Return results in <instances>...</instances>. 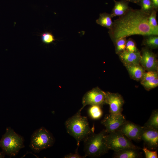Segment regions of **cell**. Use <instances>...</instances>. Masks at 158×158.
<instances>
[{
    "instance_id": "6da1fadb",
    "label": "cell",
    "mask_w": 158,
    "mask_h": 158,
    "mask_svg": "<svg viewBox=\"0 0 158 158\" xmlns=\"http://www.w3.org/2000/svg\"><path fill=\"white\" fill-rule=\"evenodd\" d=\"M149 15L140 9L130 7L124 15L114 20L112 27L109 30L108 32L113 42L134 35H158L149 24Z\"/></svg>"
},
{
    "instance_id": "7a4b0ae2",
    "label": "cell",
    "mask_w": 158,
    "mask_h": 158,
    "mask_svg": "<svg viewBox=\"0 0 158 158\" xmlns=\"http://www.w3.org/2000/svg\"><path fill=\"white\" fill-rule=\"evenodd\" d=\"M81 111L80 109L65 123L67 132L75 139L78 147L81 141L94 132L90 127L87 117L81 116Z\"/></svg>"
},
{
    "instance_id": "3957f363",
    "label": "cell",
    "mask_w": 158,
    "mask_h": 158,
    "mask_svg": "<svg viewBox=\"0 0 158 158\" xmlns=\"http://www.w3.org/2000/svg\"><path fill=\"white\" fill-rule=\"evenodd\" d=\"M107 133L105 129L97 134L93 132L84 140L85 157H98L108 152L109 150L104 137Z\"/></svg>"
},
{
    "instance_id": "277c9868",
    "label": "cell",
    "mask_w": 158,
    "mask_h": 158,
    "mask_svg": "<svg viewBox=\"0 0 158 158\" xmlns=\"http://www.w3.org/2000/svg\"><path fill=\"white\" fill-rule=\"evenodd\" d=\"M23 137L16 133L10 127L6 128L0 140V147L2 152L10 157L16 156L25 147Z\"/></svg>"
},
{
    "instance_id": "5b68a950",
    "label": "cell",
    "mask_w": 158,
    "mask_h": 158,
    "mask_svg": "<svg viewBox=\"0 0 158 158\" xmlns=\"http://www.w3.org/2000/svg\"><path fill=\"white\" fill-rule=\"evenodd\" d=\"M30 147L35 152L52 146L55 139L51 133L43 127L35 130L30 138Z\"/></svg>"
},
{
    "instance_id": "8992f818",
    "label": "cell",
    "mask_w": 158,
    "mask_h": 158,
    "mask_svg": "<svg viewBox=\"0 0 158 158\" xmlns=\"http://www.w3.org/2000/svg\"><path fill=\"white\" fill-rule=\"evenodd\" d=\"M106 143L109 150L116 152L128 148L139 149L131 140L117 130L107 133L104 136Z\"/></svg>"
},
{
    "instance_id": "52a82bcc",
    "label": "cell",
    "mask_w": 158,
    "mask_h": 158,
    "mask_svg": "<svg viewBox=\"0 0 158 158\" xmlns=\"http://www.w3.org/2000/svg\"><path fill=\"white\" fill-rule=\"evenodd\" d=\"M105 92L98 87L92 89L87 92L82 98L83 106L80 109L82 110L87 105L101 106L105 104Z\"/></svg>"
},
{
    "instance_id": "ba28073f",
    "label": "cell",
    "mask_w": 158,
    "mask_h": 158,
    "mask_svg": "<svg viewBox=\"0 0 158 158\" xmlns=\"http://www.w3.org/2000/svg\"><path fill=\"white\" fill-rule=\"evenodd\" d=\"M126 121L122 114L110 113L105 116L101 123L105 127L107 133H108L117 130Z\"/></svg>"
},
{
    "instance_id": "9c48e42d",
    "label": "cell",
    "mask_w": 158,
    "mask_h": 158,
    "mask_svg": "<svg viewBox=\"0 0 158 158\" xmlns=\"http://www.w3.org/2000/svg\"><path fill=\"white\" fill-rule=\"evenodd\" d=\"M140 63L145 70L157 71L158 62L157 55L146 48H143L141 52Z\"/></svg>"
},
{
    "instance_id": "30bf717a",
    "label": "cell",
    "mask_w": 158,
    "mask_h": 158,
    "mask_svg": "<svg viewBox=\"0 0 158 158\" xmlns=\"http://www.w3.org/2000/svg\"><path fill=\"white\" fill-rule=\"evenodd\" d=\"M142 126L126 121L117 130L128 139L140 140Z\"/></svg>"
},
{
    "instance_id": "8fae6325",
    "label": "cell",
    "mask_w": 158,
    "mask_h": 158,
    "mask_svg": "<svg viewBox=\"0 0 158 158\" xmlns=\"http://www.w3.org/2000/svg\"><path fill=\"white\" fill-rule=\"evenodd\" d=\"M105 104L109 106L110 113L113 114H122L124 101L122 96L118 93L105 92Z\"/></svg>"
},
{
    "instance_id": "7c38bea8",
    "label": "cell",
    "mask_w": 158,
    "mask_h": 158,
    "mask_svg": "<svg viewBox=\"0 0 158 158\" xmlns=\"http://www.w3.org/2000/svg\"><path fill=\"white\" fill-rule=\"evenodd\" d=\"M141 140L143 141L145 147L149 149L154 150L158 146V130L142 126Z\"/></svg>"
},
{
    "instance_id": "4fadbf2b",
    "label": "cell",
    "mask_w": 158,
    "mask_h": 158,
    "mask_svg": "<svg viewBox=\"0 0 158 158\" xmlns=\"http://www.w3.org/2000/svg\"><path fill=\"white\" fill-rule=\"evenodd\" d=\"M118 55L125 66L140 64L141 55L139 50L132 52L125 50Z\"/></svg>"
},
{
    "instance_id": "5bb4252c",
    "label": "cell",
    "mask_w": 158,
    "mask_h": 158,
    "mask_svg": "<svg viewBox=\"0 0 158 158\" xmlns=\"http://www.w3.org/2000/svg\"><path fill=\"white\" fill-rule=\"evenodd\" d=\"M114 5L110 13L112 18L123 15L130 8L128 5L129 2L126 0H121L118 1L114 0Z\"/></svg>"
},
{
    "instance_id": "9a60e30c",
    "label": "cell",
    "mask_w": 158,
    "mask_h": 158,
    "mask_svg": "<svg viewBox=\"0 0 158 158\" xmlns=\"http://www.w3.org/2000/svg\"><path fill=\"white\" fill-rule=\"evenodd\" d=\"M138 149L126 148L114 152L113 157L115 158H137L141 156Z\"/></svg>"
},
{
    "instance_id": "2e32d148",
    "label": "cell",
    "mask_w": 158,
    "mask_h": 158,
    "mask_svg": "<svg viewBox=\"0 0 158 158\" xmlns=\"http://www.w3.org/2000/svg\"><path fill=\"white\" fill-rule=\"evenodd\" d=\"M125 66L132 79L137 81L141 80L145 70L140 64Z\"/></svg>"
},
{
    "instance_id": "e0dca14e",
    "label": "cell",
    "mask_w": 158,
    "mask_h": 158,
    "mask_svg": "<svg viewBox=\"0 0 158 158\" xmlns=\"http://www.w3.org/2000/svg\"><path fill=\"white\" fill-rule=\"evenodd\" d=\"M110 13H100L99 18L96 20V23L101 26L111 29L113 25Z\"/></svg>"
},
{
    "instance_id": "ac0fdd59",
    "label": "cell",
    "mask_w": 158,
    "mask_h": 158,
    "mask_svg": "<svg viewBox=\"0 0 158 158\" xmlns=\"http://www.w3.org/2000/svg\"><path fill=\"white\" fill-rule=\"evenodd\" d=\"M142 45L150 49H156L158 48V35H151L144 36Z\"/></svg>"
},
{
    "instance_id": "d6986e66",
    "label": "cell",
    "mask_w": 158,
    "mask_h": 158,
    "mask_svg": "<svg viewBox=\"0 0 158 158\" xmlns=\"http://www.w3.org/2000/svg\"><path fill=\"white\" fill-rule=\"evenodd\" d=\"M154 129L158 130V111L154 110L147 121L144 126Z\"/></svg>"
},
{
    "instance_id": "ffe728a7",
    "label": "cell",
    "mask_w": 158,
    "mask_h": 158,
    "mask_svg": "<svg viewBox=\"0 0 158 158\" xmlns=\"http://www.w3.org/2000/svg\"><path fill=\"white\" fill-rule=\"evenodd\" d=\"M88 114L92 119H99L102 116L103 112L100 106L97 105H91L88 110Z\"/></svg>"
},
{
    "instance_id": "44dd1931",
    "label": "cell",
    "mask_w": 158,
    "mask_h": 158,
    "mask_svg": "<svg viewBox=\"0 0 158 158\" xmlns=\"http://www.w3.org/2000/svg\"><path fill=\"white\" fill-rule=\"evenodd\" d=\"M138 4L140 6L142 11L149 15L154 9L151 0H139Z\"/></svg>"
},
{
    "instance_id": "7402d4cb",
    "label": "cell",
    "mask_w": 158,
    "mask_h": 158,
    "mask_svg": "<svg viewBox=\"0 0 158 158\" xmlns=\"http://www.w3.org/2000/svg\"><path fill=\"white\" fill-rule=\"evenodd\" d=\"M157 11L154 9L150 14L148 18V22L151 28L158 34V25L156 19Z\"/></svg>"
},
{
    "instance_id": "603a6c76",
    "label": "cell",
    "mask_w": 158,
    "mask_h": 158,
    "mask_svg": "<svg viewBox=\"0 0 158 158\" xmlns=\"http://www.w3.org/2000/svg\"><path fill=\"white\" fill-rule=\"evenodd\" d=\"M126 40V37H123L117 39L113 42L116 54H118L125 50Z\"/></svg>"
},
{
    "instance_id": "cb8c5ba5",
    "label": "cell",
    "mask_w": 158,
    "mask_h": 158,
    "mask_svg": "<svg viewBox=\"0 0 158 158\" xmlns=\"http://www.w3.org/2000/svg\"><path fill=\"white\" fill-rule=\"evenodd\" d=\"M158 73L156 71H148L145 72L141 80V83L153 80L158 78Z\"/></svg>"
},
{
    "instance_id": "d4e9b609",
    "label": "cell",
    "mask_w": 158,
    "mask_h": 158,
    "mask_svg": "<svg viewBox=\"0 0 158 158\" xmlns=\"http://www.w3.org/2000/svg\"><path fill=\"white\" fill-rule=\"evenodd\" d=\"M125 50L130 52H134L138 51L135 41L131 38L126 40Z\"/></svg>"
},
{
    "instance_id": "484cf974",
    "label": "cell",
    "mask_w": 158,
    "mask_h": 158,
    "mask_svg": "<svg viewBox=\"0 0 158 158\" xmlns=\"http://www.w3.org/2000/svg\"><path fill=\"white\" fill-rule=\"evenodd\" d=\"M145 89L147 90L154 88L158 85V78L141 83Z\"/></svg>"
},
{
    "instance_id": "4316f807",
    "label": "cell",
    "mask_w": 158,
    "mask_h": 158,
    "mask_svg": "<svg viewBox=\"0 0 158 158\" xmlns=\"http://www.w3.org/2000/svg\"><path fill=\"white\" fill-rule=\"evenodd\" d=\"M41 38L42 41L46 44H50L55 41L54 36L49 32H45L42 33Z\"/></svg>"
},
{
    "instance_id": "83f0119b",
    "label": "cell",
    "mask_w": 158,
    "mask_h": 158,
    "mask_svg": "<svg viewBox=\"0 0 158 158\" xmlns=\"http://www.w3.org/2000/svg\"><path fill=\"white\" fill-rule=\"evenodd\" d=\"M142 150L145 154L146 158H157L158 157L157 150L151 151L145 146Z\"/></svg>"
},
{
    "instance_id": "f1b7e54d",
    "label": "cell",
    "mask_w": 158,
    "mask_h": 158,
    "mask_svg": "<svg viewBox=\"0 0 158 158\" xmlns=\"http://www.w3.org/2000/svg\"><path fill=\"white\" fill-rule=\"evenodd\" d=\"M75 153H70L65 155L63 158H84V156H81L78 152L77 150Z\"/></svg>"
},
{
    "instance_id": "f546056e",
    "label": "cell",
    "mask_w": 158,
    "mask_h": 158,
    "mask_svg": "<svg viewBox=\"0 0 158 158\" xmlns=\"http://www.w3.org/2000/svg\"><path fill=\"white\" fill-rule=\"evenodd\" d=\"M153 5L154 9L157 11L158 9V0H151Z\"/></svg>"
},
{
    "instance_id": "4dcf8cb0",
    "label": "cell",
    "mask_w": 158,
    "mask_h": 158,
    "mask_svg": "<svg viewBox=\"0 0 158 158\" xmlns=\"http://www.w3.org/2000/svg\"><path fill=\"white\" fill-rule=\"evenodd\" d=\"M126 0L128 1L129 2H132V3H135L138 4L139 0Z\"/></svg>"
},
{
    "instance_id": "1f68e13d",
    "label": "cell",
    "mask_w": 158,
    "mask_h": 158,
    "mask_svg": "<svg viewBox=\"0 0 158 158\" xmlns=\"http://www.w3.org/2000/svg\"><path fill=\"white\" fill-rule=\"evenodd\" d=\"M5 154L2 152L0 151V158H4L5 157Z\"/></svg>"
}]
</instances>
